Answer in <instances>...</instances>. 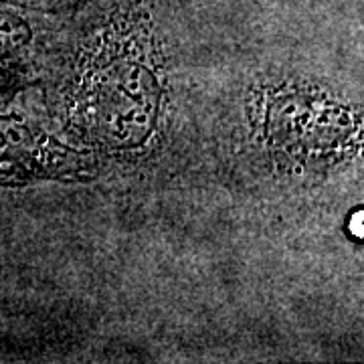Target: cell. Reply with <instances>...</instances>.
Returning a JSON list of instances; mask_svg holds the SVG:
<instances>
[{"label":"cell","mask_w":364,"mask_h":364,"mask_svg":"<svg viewBox=\"0 0 364 364\" xmlns=\"http://www.w3.org/2000/svg\"><path fill=\"white\" fill-rule=\"evenodd\" d=\"M174 77L158 0H87L65 16L37 90L102 174H130L156 168L178 138Z\"/></svg>","instance_id":"1"},{"label":"cell","mask_w":364,"mask_h":364,"mask_svg":"<svg viewBox=\"0 0 364 364\" xmlns=\"http://www.w3.org/2000/svg\"><path fill=\"white\" fill-rule=\"evenodd\" d=\"M245 138L273 174L322 181L358 156L363 114L324 85L273 77L257 83L245 102Z\"/></svg>","instance_id":"2"},{"label":"cell","mask_w":364,"mask_h":364,"mask_svg":"<svg viewBox=\"0 0 364 364\" xmlns=\"http://www.w3.org/2000/svg\"><path fill=\"white\" fill-rule=\"evenodd\" d=\"M100 176L95 158L55 128L37 85L0 100V186L91 182Z\"/></svg>","instance_id":"3"},{"label":"cell","mask_w":364,"mask_h":364,"mask_svg":"<svg viewBox=\"0 0 364 364\" xmlns=\"http://www.w3.org/2000/svg\"><path fill=\"white\" fill-rule=\"evenodd\" d=\"M67 14L28 11L0 0V100L39 85Z\"/></svg>","instance_id":"4"},{"label":"cell","mask_w":364,"mask_h":364,"mask_svg":"<svg viewBox=\"0 0 364 364\" xmlns=\"http://www.w3.org/2000/svg\"><path fill=\"white\" fill-rule=\"evenodd\" d=\"M4 2H11L28 11H37V13L69 14L75 13L87 0H4Z\"/></svg>","instance_id":"5"}]
</instances>
